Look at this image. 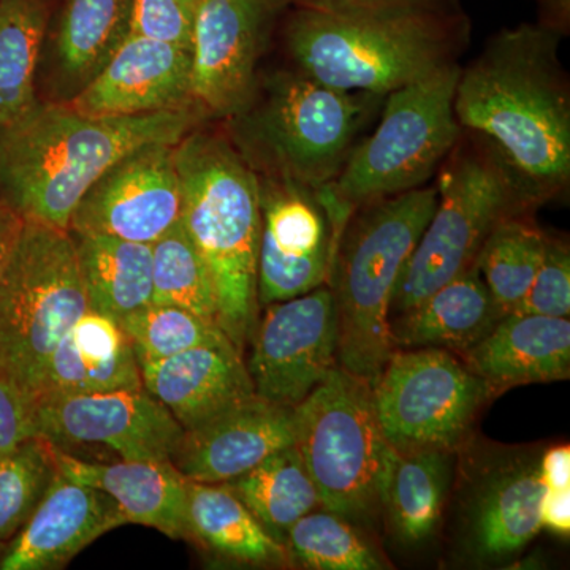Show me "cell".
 I'll list each match as a JSON object with an SVG mask.
<instances>
[{"label":"cell","instance_id":"7c38bea8","mask_svg":"<svg viewBox=\"0 0 570 570\" xmlns=\"http://www.w3.org/2000/svg\"><path fill=\"white\" fill-rule=\"evenodd\" d=\"M249 344L246 366L255 395L298 406L340 365L332 287L266 305Z\"/></svg>","mask_w":570,"mask_h":570},{"label":"cell","instance_id":"4fadbf2b","mask_svg":"<svg viewBox=\"0 0 570 570\" xmlns=\"http://www.w3.org/2000/svg\"><path fill=\"white\" fill-rule=\"evenodd\" d=\"M291 0H200L190 48V97L205 116L230 119L257 88V66Z\"/></svg>","mask_w":570,"mask_h":570},{"label":"cell","instance_id":"ba28073f","mask_svg":"<svg viewBox=\"0 0 570 570\" xmlns=\"http://www.w3.org/2000/svg\"><path fill=\"white\" fill-rule=\"evenodd\" d=\"M436 176V206L397 283L390 317L475 266L499 223L540 206L498 149L466 130Z\"/></svg>","mask_w":570,"mask_h":570},{"label":"cell","instance_id":"e0dca14e","mask_svg":"<svg viewBox=\"0 0 570 570\" xmlns=\"http://www.w3.org/2000/svg\"><path fill=\"white\" fill-rule=\"evenodd\" d=\"M292 445L294 407L254 395L184 430L171 463L187 480L227 483Z\"/></svg>","mask_w":570,"mask_h":570},{"label":"cell","instance_id":"3957f363","mask_svg":"<svg viewBox=\"0 0 570 570\" xmlns=\"http://www.w3.org/2000/svg\"><path fill=\"white\" fill-rule=\"evenodd\" d=\"M181 223L216 291L219 326L245 354L257 324L261 181L228 135L194 129L175 145Z\"/></svg>","mask_w":570,"mask_h":570},{"label":"cell","instance_id":"60d3db41","mask_svg":"<svg viewBox=\"0 0 570 570\" xmlns=\"http://www.w3.org/2000/svg\"><path fill=\"white\" fill-rule=\"evenodd\" d=\"M540 524L561 538H569L570 489L543 490L540 499Z\"/></svg>","mask_w":570,"mask_h":570},{"label":"cell","instance_id":"cb8c5ba5","mask_svg":"<svg viewBox=\"0 0 570 570\" xmlns=\"http://www.w3.org/2000/svg\"><path fill=\"white\" fill-rule=\"evenodd\" d=\"M138 389L145 387L129 336L118 321L89 309L52 351L37 403L47 397Z\"/></svg>","mask_w":570,"mask_h":570},{"label":"cell","instance_id":"9c48e42d","mask_svg":"<svg viewBox=\"0 0 570 570\" xmlns=\"http://www.w3.org/2000/svg\"><path fill=\"white\" fill-rule=\"evenodd\" d=\"M89 309L75 236L26 220L0 279V374L37 403L52 351Z\"/></svg>","mask_w":570,"mask_h":570},{"label":"cell","instance_id":"5b68a950","mask_svg":"<svg viewBox=\"0 0 570 570\" xmlns=\"http://www.w3.org/2000/svg\"><path fill=\"white\" fill-rule=\"evenodd\" d=\"M436 186H422L362 206L351 217L333 262L337 363L371 385L387 365L393 295L436 206Z\"/></svg>","mask_w":570,"mask_h":570},{"label":"cell","instance_id":"1f68e13d","mask_svg":"<svg viewBox=\"0 0 570 570\" xmlns=\"http://www.w3.org/2000/svg\"><path fill=\"white\" fill-rule=\"evenodd\" d=\"M547 234L534 224L531 214L502 220L491 230L475 261V268L494 302L512 313L534 279Z\"/></svg>","mask_w":570,"mask_h":570},{"label":"cell","instance_id":"44dd1931","mask_svg":"<svg viewBox=\"0 0 570 570\" xmlns=\"http://www.w3.org/2000/svg\"><path fill=\"white\" fill-rule=\"evenodd\" d=\"M461 360L493 397L521 385L564 381L570 376L569 317L505 314Z\"/></svg>","mask_w":570,"mask_h":570},{"label":"cell","instance_id":"603a6c76","mask_svg":"<svg viewBox=\"0 0 570 570\" xmlns=\"http://www.w3.org/2000/svg\"><path fill=\"white\" fill-rule=\"evenodd\" d=\"M52 452L63 478L102 491L127 523L154 528L171 539H187V479L171 461L104 464L77 459L58 445Z\"/></svg>","mask_w":570,"mask_h":570},{"label":"cell","instance_id":"836d02e7","mask_svg":"<svg viewBox=\"0 0 570 570\" xmlns=\"http://www.w3.org/2000/svg\"><path fill=\"white\" fill-rule=\"evenodd\" d=\"M291 562L314 570H377L385 562L346 517L314 510L292 524L284 538Z\"/></svg>","mask_w":570,"mask_h":570},{"label":"cell","instance_id":"f1b7e54d","mask_svg":"<svg viewBox=\"0 0 570 570\" xmlns=\"http://www.w3.org/2000/svg\"><path fill=\"white\" fill-rule=\"evenodd\" d=\"M75 243L92 311L119 322L151 305L153 245L107 235L75 236Z\"/></svg>","mask_w":570,"mask_h":570},{"label":"cell","instance_id":"d6a6232c","mask_svg":"<svg viewBox=\"0 0 570 570\" xmlns=\"http://www.w3.org/2000/svg\"><path fill=\"white\" fill-rule=\"evenodd\" d=\"M153 303L183 307L219 326L212 275L181 220L153 243Z\"/></svg>","mask_w":570,"mask_h":570},{"label":"cell","instance_id":"277c9868","mask_svg":"<svg viewBox=\"0 0 570 570\" xmlns=\"http://www.w3.org/2000/svg\"><path fill=\"white\" fill-rule=\"evenodd\" d=\"M466 37L463 10L333 14L295 7L284 26L294 70L337 91L382 97L455 63Z\"/></svg>","mask_w":570,"mask_h":570},{"label":"cell","instance_id":"6da1fadb","mask_svg":"<svg viewBox=\"0 0 570 570\" xmlns=\"http://www.w3.org/2000/svg\"><path fill=\"white\" fill-rule=\"evenodd\" d=\"M564 33L524 22L502 29L468 67L455 89L461 129L491 142L539 205L570 181V88L560 61Z\"/></svg>","mask_w":570,"mask_h":570},{"label":"cell","instance_id":"e575fe53","mask_svg":"<svg viewBox=\"0 0 570 570\" xmlns=\"http://www.w3.org/2000/svg\"><path fill=\"white\" fill-rule=\"evenodd\" d=\"M55 445L37 436L0 455V546L31 519L58 468Z\"/></svg>","mask_w":570,"mask_h":570},{"label":"cell","instance_id":"74e56055","mask_svg":"<svg viewBox=\"0 0 570 570\" xmlns=\"http://www.w3.org/2000/svg\"><path fill=\"white\" fill-rule=\"evenodd\" d=\"M200 0H132L130 33L190 51Z\"/></svg>","mask_w":570,"mask_h":570},{"label":"cell","instance_id":"30bf717a","mask_svg":"<svg viewBox=\"0 0 570 570\" xmlns=\"http://www.w3.org/2000/svg\"><path fill=\"white\" fill-rule=\"evenodd\" d=\"M294 420L295 448L322 508L347 520L377 513L389 444L373 385L337 365L294 407Z\"/></svg>","mask_w":570,"mask_h":570},{"label":"cell","instance_id":"ab89813d","mask_svg":"<svg viewBox=\"0 0 570 570\" xmlns=\"http://www.w3.org/2000/svg\"><path fill=\"white\" fill-rule=\"evenodd\" d=\"M37 436L36 403L0 374V455Z\"/></svg>","mask_w":570,"mask_h":570},{"label":"cell","instance_id":"d6986e66","mask_svg":"<svg viewBox=\"0 0 570 570\" xmlns=\"http://www.w3.org/2000/svg\"><path fill=\"white\" fill-rule=\"evenodd\" d=\"M126 523L107 494L58 471L31 519L7 543L0 569H61L86 547Z\"/></svg>","mask_w":570,"mask_h":570},{"label":"cell","instance_id":"d590c367","mask_svg":"<svg viewBox=\"0 0 570 570\" xmlns=\"http://www.w3.org/2000/svg\"><path fill=\"white\" fill-rule=\"evenodd\" d=\"M119 324L132 343L138 363L168 358L198 346L232 343L220 326L178 306L151 303Z\"/></svg>","mask_w":570,"mask_h":570},{"label":"cell","instance_id":"7402d4cb","mask_svg":"<svg viewBox=\"0 0 570 570\" xmlns=\"http://www.w3.org/2000/svg\"><path fill=\"white\" fill-rule=\"evenodd\" d=\"M483 472L469 497L464 539L469 553L482 561H499L520 553L539 531L543 483L539 461H499Z\"/></svg>","mask_w":570,"mask_h":570},{"label":"cell","instance_id":"4dcf8cb0","mask_svg":"<svg viewBox=\"0 0 570 570\" xmlns=\"http://www.w3.org/2000/svg\"><path fill=\"white\" fill-rule=\"evenodd\" d=\"M225 485L281 542H284L292 524L314 510L324 509L295 445L268 456L258 466Z\"/></svg>","mask_w":570,"mask_h":570},{"label":"cell","instance_id":"83f0119b","mask_svg":"<svg viewBox=\"0 0 570 570\" xmlns=\"http://www.w3.org/2000/svg\"><path fill=\"white\" fill-rule=\"evenodd\" d=\"M452 453L396 452L389 445L381 505L397 539L422 543L436 532L450 485Z\"/></svg>","mask_w":570,"mask_h":570},{"label":"cell","instance_id":"8d00e7d4","mask_svg":"<svg viewBox=\"0 0 570 570\" xmlns=\"http://www.w3.org/2000/svg\"><path fill=\"white\" fill-rule=\"evenodd\" d=\"M512 313L569 317L570 253L568 243L547 235L546 249L527 295Z\"/></svg>","mask_w":570,"mask_h":570},{"label":"cell","instance_id":"f546056e","mask_svg":"<svg viewBox=\"0 0 570 570\" xmlns=\"http://www.w3.org/2000/svg\"><path fill=\"white\" fill-rule=\"evenodd\" d=\"M47 28L43 0H0V129L39 104L36 77Z\"/></svg>","mask_w":570,"mask_h":570},{"label":"cell","instance_id":"f35d334b","mask_svg":"<svg viewBox=\"0 0 570 570\" xmlns=\"http://www.w3.org/2000/svg\"><path fill=\"white\" fill-rule=\"evenodd\" d=\"M295 7L333 14L452 13L459 0H291Z\"/></svg>","mask_w":570,"mask_h":570},{"label":"cell","instance_id":"2e32d148","mask_svg":"<svg viewBox=\"0 0 570 570\" xmlns=\"http://www.w3.org/2000/svg\"><path fill=\"white\" fill-rule=\"evenodd\" d=\"M258 181L257 296L266 306L328 284L335 253L328 219L311 190L268 176Z\"/></svg>","mask_w":570,"mask_h":570},{"label":"cell","instance_id":"ffe728a7","mask_svg":"<svg viewBox=\"0 0 570 570\" xmlns=\"http://www.w3.org/2000/svg\"><path fill=\"white\" fill-rule=\"evenodd\" d=\"M142 387L184 430L208 422L254 396L245 354L234 343L198 346L156 362H140Z\"/></svg>","mask_w":570,"mask_h":570},{"label":"cell","instance_id":"7a4b0ae2","mask_svg":"<svg viewBox=\"0 0 570 570\" xmlns=\"http://www.w3.org/2000/svg\"><path fill=\"white\" fill-rule=\"evenodd\" d=\"M202 118L197 107L97 118L39 102L0 129V198L26 220L69 230L75 208L108 168L141 146L176 145Z\"/></svg>","mask_w":570,"mask_h":570},{"label":"cell","instance_id":"8fae6325","mask_svg":"<svg viewBox=\"0 0 570 570\" xmlns=\"http://www.w3.org/2000/svg\"><path fill=\"white\" fill-rule=\"evenodd\" d=\"M385 441L401 453L463 448L480 409L493 400L482 379L444 348H395L373 385Z\"/></svg>","mask_w":570,"mask_h":570},{"label":"cell","instance_id":"d4e9b609","mask_svg":"<svg viewBox=\"0 0 570 570\" xmlns=\"http://www.w3.org/2000/svg\"><path fill=\"white\" fill-rule=\"evenodd\" d=\"M475 266L453 277L417 306L390 317L395 348H444L461 355L504 317Z\"/></svg>","mask_w":570,"mask_h":570},{"label":"cell","instance_id":"484cf974","mask_svg":"<svg viewBox=\"0 0 570 570\" xmlns=\"http://www.w3.org/2000/svg\"><path fill=\"white\" fill-rule=\"evenodd\" d=\"M187 539L242 564H291L284 542L255 519L225 483L187 480Z\"/></svg>","mask_w":570,"mask_h":570},{"label":"cell","instance_id":"b9f144b4","mask_svg":"<svg viewBox=\"0 0 570 570\" xmlns=\"http://www.w3.org/2000/svg\"><path fill=\"white\" fill-rule=\"evenodd\" d=\"M539 474L546 490L570 489L569 445L547 450L539 459Z\"/></svg>","mask_w":570,"mask_h":570},{"label":"cell","instance_id":"5bb4252c","mask_svg":"<svg viewBox=\"0 0 570 570\" xmlns=\"http://www.w3.org/2000/svg\"><path fill=\"white\" fill-rule=\"evenodd\" d=\"M175 145L151 142L118 160L71 214V235H107L153 245L181 220Z\"/></svg>","mask_w":570,"mask_h":570},{"label":"cell","instance_id":"ee69618b","mask_svg":"<svg viewBox=\"0 0 570 570\" xmlns=\"http://www.w3.org/2000/svg\"><path fill=\"white\" fill-rule=\"evenodd\" d=\"M540 22L564 33L569 29L570 0H540Z\"/></svg>","mask_w":570,"mask_h":570},{"label":"cell","instance_id":"52a82bcc","mask_svg":"<svg viewBox=\"0 0 570 570\" xmlns=\"http://www.w3.org/2000/svg\"><path fill=\"white\" fill-rule=\"evenodd\" d=\"M461 66L441 67L385 96L373 132L356 142L346 164L313 193L332 230L333 250L362 206L425 186L455 148L463 129L455 116Z\"/></svg>","mask_w":570,"mask_h":570},{"label":"cell","instance_id":"ac0fdd59","mask_svg":"<svg viewBox=\"0 0 570 570\" xmlns=\"http://www.w3.org/2000/svg\"><path fill=\"white\" fill-rule=\"evenodd\" d=\"M66 104L97 118L195 107L190 51L129 33L107 66Z\"/></svg>","mask_w":570,"mask_h":570},{"label":"cell","instance_id":"9a60e30c","mask_svg":"<svg viewBox=\"0 0 570 570\" xmlns=\"http://www.w3.org/2000/svg\"><path fill=\"white\" fill-rule=\"evenodd\" d=\"M36 425L58 448L102 444L121 460L171 461L184 434L146 389L47 397L36 404Z\"/></svg>","mask_w":570,"mask_h":570},{"label":"cell","instance_id":"7bdbcfd3","mask_svg":"<svg viewBox=\"0 0 570 570\" xmlns=\"http://www.w3.org/2000/svg\"><path fill=\"white\" fill-rule=\"evenodd\" d=\"M24 224V217L0 198V279L10 264L11 255L17 249Z\"/></svg>","mask_w":570,"mask_h":570},{"label":"cell","instance_id":"4316f807","mask_svg":"<svg viewBox=\"0 0 570 570\" xmlns=\"http://www.w3.org/2000/svg\"><path fill=\"white\" fill-rule=\"evenodd\" d=\"M132 0H67L55 40L63 102L107 66L130 33Z\"/></svg>","mask_w":570,"mask_h":570},{"label":"cell","instance_id":"8992f818","mask_svg":"<svg viewBox=\"0 0 570 570\" xmlns=\"http://www.w3.org/2000/svg\"><path fill=\"white\" fill-rule=\"evenodd\" d=\"M384 99L337 91L296 70L276 71L230 118L228 137L258 176L316 193L340 174Z\"/></svg>","mask_w":570,"mask_h":570}]
</instances>
